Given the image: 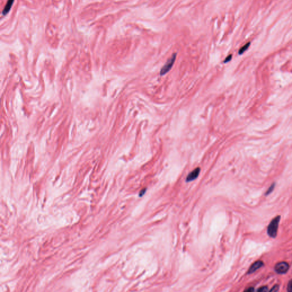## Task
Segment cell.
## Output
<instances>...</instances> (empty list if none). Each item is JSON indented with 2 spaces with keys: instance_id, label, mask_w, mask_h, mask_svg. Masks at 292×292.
<instances>
[{
  "instance_id": "cell-3",
  "label": "cell",
  "mask_w": 292,
  "mask_h": 292,
  "mask_svg": "<svg viewBox=\"0 0 292 292\" xmlns=\"http://www.w3.org/2000/svg\"><path fill=\"white\" fill-rule=\"evenodd\" d=\"M289 269V265L288 263L285 261L279 262L276 264L274 266V271L278 274H285L288 271Z\"/></svg>"
},
{
  "instance_id": "cell-4",
  "label": "cell",
  "mask_w": 292,
  "mask_h": 292,
  "mask_svg": "<svg viewBox=\"0 0 292 292\" xmlns=\"http://www.w3.org/2000/svg\"><path fill=\"white\" fill-rule=\"evenodd\" d=\"M201 171V169L200 167H197L194 170H193L191 173H190L186 178L187 182H190L196 179L199 175Z\"/></svg>"
},
{
  "instance_id": "cell-6",
  "label": "cell",
  "mask_w": 292,
  "mask_h": 292,
  "mask_svg": "<svg viewBox=\"0 0 292 292\" xmlns=\"http://www.w3.org/2000/svg\"><path fill=\"white\" fill-rule=\"evenodd\" d=\"M14 1V0H8L7 1V5H6L5 7H4V10H3V12H2V14L4 15L7 14L9 12V11L10 10V9H11V7H12V5L13 4Z\"/></svg>"
},
{
  "instance_id": "cell-12",
  "label": "cell",
  "mask_w": 292,
  "mask_h": 292,
  "mask_svg": "<svg viewBox=\"0 0 292 292\" xmlns=\"http://www.w3.org/2000/svg\"><path fill=\"white\" fill-rule=\"evenodd\" d=\"M232 54L229 55L227 57H226V59L224 60V63H226L229 62L231 60H232Z\"/></svg>"
},
{
  "instance_id": "cell-11",
  "label": "cell",
  "mask_w": 292,
  "mask_h": 292,
  "mask_svg": "<svg viewBox=\"0 0 292 292\" xmlns=\"http://www.w3.org/2000/svg\"><path fill=\"white\" fill-rule=\"evenodd\" d=\"M279 285H275L270 290V292H277L279 291Z\"/></svg>"
},
{
  "instance_id": "cell-5",
  "label": "cell",
  "mask_w": 292,
  "mask_h": 292,
  "mask_svg": "<svg viewBox=\"0 0 292 292\" xmlns=\"http://www.w3.org/2000/svg\"><path fill=\"white\" fill-rule=\"evenodd\" d=\"M264 265V263L263 261H262L261 260H258V261H256L255 263H254L251 266V267L249 268V269L247 272V274H252L253 273L256 272V271H257L260 268H262Z\"/></svg>"
},
{
  "instance_id": "cell-10",
  "label": "cell",
  "mask_w": 292,
  "mask_h": 292,
  "mask_svg": "<svg viewBox=\"0 0 292 292\" xmlns=\"http://www.w3.org/2000/svg\"><path fill=\"white\" fill-rule=\"evenodd\" d=\"M257 292H266L268 291V288L267 286H262L257 290Z\"/></svg>"
},
{
  "instance_id": "cell-8",
  "label": "cell",
  "mask_w": 292,
  "mask_h": 292,
  "mask_svg": "<svg viewBox=\"0 0 292 292\" xmlns=\"http://www.w3.org/2000/svg\"><path fill=\"white\" fill-rule=\"evenodd\" d=\"M275 185H276V184H275V183H273L272 184L271 186V187L269 188V189L267 190V191H266V196H267V195H269L270 193H271L273 191V190H274V189Z\"/></svg>"
},
{
  "instance_id": "cell-1",
  "label": "cell",
  "mask_w": 292,
  "mask_h": 292,
  "mask_svg": "<svg viewBox=\"0 0 292 292\" xmlns=\"http://www.w3.org/2000/svg\"><path fill=\"white\" fill-rule=\"evenodd\" d=\"M281 216H277L274 219H273L271 221L270 224L268 226L267 229V233L268 235L272 237V238H275L277 234V231H278V228H279V223L280 221Z\"/></svg>"
},
{
  "instance_id": "cell-9",
  "label": "cell",
  "mask_w": 292,
  "mask_h": 292,
  "mask_svg": "<svg viewBox=\"0 0 292 292\" xmlns=\"http://www.w3.org/2000/svg\"><path fill=\"white\" fill-rule=\"evenodd\" d=\"M287 291L289 292H292V279L289 281L288 284Z\"/></svg>"
},
{
  "instance_id": "cell-2",
  "label": "cell",
  "mask_w": 292,
  "mask_h": 292,
  "mask_svg": "<svg viewBox=\"0 0 292 292\" xmlns=\"http://www.w3.org/2000/svg\"><path fill=\"white\" fill-rule=\"evenodd\" d=\"M176 53H174L172 55V57L167 60L166 64L163 66V67L161 69L160 72V75L161 76L164 75L168 73L170 70L172 69L173 65L175 62V60L176 58Z\"/></svg>"
},
{
  "instance_id": "cell-13",
  "label": "cell",
  "mask_w": 292,
  "mask_h": 292,
  "mask_svg": "<svg viewBox=\"0 0 292 292\" xmlns=\"http://www.w3.org/2000/svg\"><path fill=\"white\" fill-rule=\"evenodd\" d=\"M146 191H147V188H145L142 189L139 192V197H142L146 193Z\"/></svg>"
},
{
  "instance_id": "cell-7",
  "label": "cell",
  "mask_w": 292,
  "mask_h": 292,
  "mask_svg": "<svg viewBox=\"0 0 292 292\" xmlns=\"http://www.w3.org/2000/svg\"><path fill=\"white\" fill-rule=\"evenodd\" d=\"M250 45H251V42H248V43L246 44L244 46H243L242 47H241L240 49L239 50V54L241 55V54L244 53L246 52V50H248V49L249 48Z\"/></svg>"
},
{
  "instance_id": "cell-14",
  "label": "cell",
  "mask_w": 292,
  "mask_h": 292,
  "mask_svg": "<svg viewBox=\"0 0 292 292\" xmlns=\"http://www.w3.org/2000/svg\"><path fill=\"white\" fill-rule=\"evenodd\" d=\"M245 292H252L254 291V289L253 287H249L244 290Z\"/></svg>"
}]
</instances>
